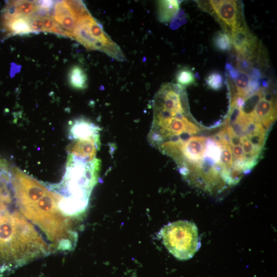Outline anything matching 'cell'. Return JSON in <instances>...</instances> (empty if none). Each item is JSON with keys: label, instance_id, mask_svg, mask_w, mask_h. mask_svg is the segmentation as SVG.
Here are the masks:
<instances>
[{"label": "cell", "instance_id": "3", "mask_svg": "<svg viewBox=\"0 0 277 277\" xmlns=\"http://www.w3.org/2000/svg\"><path fill=\"white\" fill-rule=\"evenodd\" d=\"M101 164L97 158L87 161L68 154L62 181L58 184H44L61 196L58 206L66 216L72 218L85 211L97 182Z\"/></svg>", "mask_w": 277, "mask_h": 277}, {"label": "cell", "instance_id": "6", "mask_svg": "<svg viewBox=\"0 0 277 277\" xmlns=\"http://www.w3.org/2000/svg\"><path fill=\"white\" fill-rule=\"evenodd\" d=\"M100 142V136L72 140L68 147V154L85 161H92L96 158V153L101 146Z\"/></svg>", "mask_w": 277, "mask_h": 277}, {"label": "cell", "instance_id": "9", "mask_svg": "<svg viewBox=\"0 0 277 277\" xmlns=\"http://www.w3.org/2000/svg\"><path fill=\"white\" fill-rule=\"evenodd\" d=\"M177 1H160L158 3V17L162 23L170 22L179 10Z\"/></svg>", "mask_w": 277, "mask_h": 277}, {"label": "cell", "instance_id": "12", "mask_svg": "<svg viewBox=\"0 0 277 277\" xmlns=\"http://www.w3.org/2000/svg\"><path fill=\"white\" fill-rule=\"evenodd\" d=\"M263 88L261 87L258 91L245 98L244 105L241 109L242 112L246 115H252L257 104L263 98Z\"/></svg>", "mask_w": 277, "mask_h": 277}, {"label": "cell", "instance_id": "8", "mask_svg": "<svg viewBox=\"0 0 277 277\" xmlns=\"http://www.w3.org/2000/svg\"><path fill=\"white\" fill-rule=\"evenodd\" d=\"M276 103L262 98L257 104L253 115L266 128H270L276 116Z\"/></svg>", "mask_w": 277, "mask_h": 277}, {"label": "cell", "instance_id": "13", "mask_svg": "<svg viewBox=\"0 0 277 277\" xmlns=\"http://www.w3.org/2000/svg\"><path fill=\"white\" fill-rule=\"evenodd\" d=\"M42 18L43 23V31L69 37V33L64 30L52 17L49 16H44Z\"/></svg>", "mask_w": 277, "mask_h": 277}, {"label": "cell", "instance_id": "11", "mask_svg": "<svg viewBox=\"0 0 277 277\" xmlns=\"http://www.w3.org/2000/svg\"><path fill=\"white\" fill-rule=\"evenodd\" d=\"M9 3L14 11L20 15L31 16L38 10L35 1H13Z\"/></svg>", "mask_w": 277, "mask_h": 277}, {"label": "cell", "instance_id": "16", "mask_svg": "<svg viewBox=\"0 0 277 277\" xmlns=\"http://www.w3.org/2000/svg\"><path fill=\"white\" fill-rule=\"evenodd\" d=\"M176 80L178 84L182 86L193 84L195 82L192 71L188 68L181 69L176 74Z\"/></svg>", "mask_w": 277, "mask_h": 277}, {"label": "cell", "instance_id": "7", "mask_svg": "<svg viewBox=\"0 0 277 277\" xmlns=\"http://www.w3.org/2000/svg\"><path fill=\"white\" fill-rule=\"evenodd\" d=\"M100 131L99 127L94 123L84 118H78L72 122L69 138L74 140L100 136Z\"/></svg>", "mask_w": 277, "mask_h": 277}, {"label": "cell", "instance_id": "1", "mask_svg": "<svg viewBox=\"0 0 277 277\" xmlns=\"http://www.w3.org/2000/svg\"><path fill=\"white\" fill-rule=\"evenodd\" d=\"M12 186L17 209L43 233L52 250H72L76 233L71 218L59 208L60 196L18 168L14 171Z\"/></svg>", "mask_w": 277, "mask_h": 277}, {"label": "cell", "instance_id": "19", "mask_svg": "<svg viewBox=\"0 0 277 277\" xmlns=\"http://www.w3.org/2000/svg\"><path fill=\"white\" fill-rule=\"evenodd\" d=\"M30 25L32 33H38L43 31L42 18L39 16L32 15L30 17Z\"/></svg>", "mask_w": 277, "mask_h": 277}, {"label": "cell", "instance_id": "15", "mask_svg": "<svg viewBox=\"0 0 277 277\" xmlns=\"http://www.w3.org/2000/svg\"><path fill=\"white\" fill-rule=\"evenodd\" d=\"M215 47L221 51H227L230 49L231 43L229 35L225 31H219L213 38Z\"/></svg>", "mask_w": 277, "mask_h": 277}, {"label": "cell", "instance_id": "20", "mask_svg": "<svg viewBox=\"0 0 277 277\" xmlns=\"http://www.w3.org/2000/svg\"><path fill=\"white\" fill-rule=\"evenodd\" d=\"M226 74L231 81H233L239 74V70L235 68L231 63H227L225 65Z\"/></svg>", "mask_w": 277, "mask_h": 277}, {"label": "cell", "instance_id": "22", "mask_svg": "<svg viewBox=\"0 0 277 277\" xmlns=\"http://www.w3.org/2000/svg\"><path fill=\"white\" fill-rule=\"evenodd\" d=\"M232 155L233 162H239L243 164L244 152L242 145H239L232 147Z\"/></svg>", "mask_w": 277, "mask_h": 277}, {"label": "cell", "instance_id": "14", "mask_svg": "<svg viewBox=\"0 0 277 277\" xmlns=\"http://www.w3.org/2000/svg\"><path fill=\"white\" fill-rule=\"evenodd\" d=\"M65 31L71 34L74 31L76 23L77 18L71 14L63 16H54L52 17Z\"/></svg>", "mask_w": 277, "mask_h": 277}, {"label": "cell", "instance_id": "10", "mask_svg": "<svg viewBox=\"0 0 277 277\" xmlns=\"http://www.w3.org/2000/svg\"><path fill=\"white\" fill-rule=\"evenodd\" d=\"M69 82L74 88L83 89L87 85V77L85 72L80 66H73L69 73Z\"/></svg>", "mask_w": 277, "mask_h": 277}, {"label": "cell", "instance_id": "5", "mask_svg": "<svg viewBox=\"0 0 277 277\" xmlns=\"http://www.w3.org/2000/svg\"><path fill=\"white\" fill-rule=\"evenodd\" d=\"M197 3L202 10L217 19L224 31L228 35L232 30L245 24L241 7L237 1H197Z\"/></svg>", "mask_w": 277, "mask_h": 277}, {"label": "cell", "instance_id": "17", "mask_svg": "<svg viewBox=\"0 0 277 277\" xmlns=\"http://www.w3.org/2000/svg\"><path fill=\"white\" fill-rule=\"evenodd\" d=\"M205 82L207 85L211 89L219 90L223 85V78L220 73L212 72L206 77Z\"/></svg>", "mask_w": 277, "mask_h": 277}, {"label": "cell", "instance_id": "21", "mask_svg": "<svg viewBox=\"0 0 277 277\" xmlns=\"http://www.w3.org/2000/svg\"><path fill=\"white\" fill-rule=\"evenodd\" d=\"M38 10L43 11H51L53 9L54 3L52 1H35Z\"/></svg>", "mask_w": 277, "mask_h": 277}, {"label": "cell", "instance_id": "4", "mask_svg": "<svg viewBox=\"0 0 277 277\" xmlns=\"http://www.w3.org/2000/svg\"><path fill=\"white\" fill-rule=\"evenodd\" d=\"M195 224L188 221H178L164 226L160 234L163 244L180 260L191 258L201 246Z\"/></svg>", "mask_w": 277, "mask_h": 277}, {"label": "cell", "instance_id": "18", "mask_svg": "<svg viewBox=\"0 0 277 277\" xmlns=\"http://www.w3.org/2000/svg\"><path fill=\"white\" fill-rule=\"evenodd\" d=\"M267 136V131L259 132L247 135L249 141L258 150L262 151Z\"/></svg>", "mask_w": 277, "mask_h": 277}, {"label": "cell", "instance_id": "2", "mask_svg": "<svg viewBox=\"0 0 277 277\" xmlns=\"http://www.w3.org/2000/svg\"><path fill=\"white\" fill-rule=\"evenodd\" d=\"M52 251L15 202H0V277L47 256Z\"/></svg>", "mask_w": 277, "mask_h": 277}]
</instances>
